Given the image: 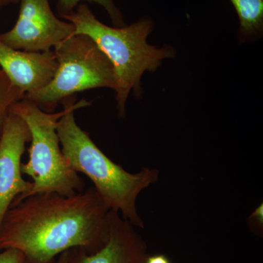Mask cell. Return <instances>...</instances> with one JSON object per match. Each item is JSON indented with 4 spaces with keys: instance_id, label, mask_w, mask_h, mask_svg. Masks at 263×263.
Masks as SVG:
<instances>
[{
    "instance_id": "obj_5",
    "label": "cell",
    "mask_w": 263,
    "mask_h": 263,
    "mask_svg": "<svg viewBox=\"0 0 263 263\" xmlns=\"http://www.w3.org/2000/svg\"><path fill=\"white\" fill-rule=\"evenodd\" d=\"M57 67L47 86L24 98L43 111L53 113L59 104L76 93L97 88L115 91L117 79L111 62L85 34H74L53 50Z\"/></svg>"
},
{
    "instance_id": "obj_11",
    "label": "cell",
    "mask_w": 263,
    "mask_h": 263,
    "mask_svg": "<svg viewBox=\"0 0 263 263\" xmlns=\"http://www.w3.org/2000/svg\"><path fill=\"white\" fill-rule=\"evenodd\" d=\"M83 1L91 2L103 7L108 13L115 27L125 26L122 13L117 8L114 0H57V8L60 16H65L73 13L78 5Z\"/></svg>"
},
{
    "instance_id": "obj_14",
    "label": "cell",
    "mask_w": 263,
    "mask_h": 263,
    "mask_svg": "<svg viewBox=\"0 0 263 263\" xmlns=\"http://www.w3.org/2000/svg\"><path fill=\"white\" fill-rule=\"evenodd\" d=\"M145 263H171L168 257L164 254H156V255H148Z\"/></svg>"
},
{
    "instance_id": "obj_4",
    "label": "cell",
    "mask_w": 263,
    "mask_h": 263,
    "mask_svg": "<svg viewBox=\"0 0 263 263\" xmlns=\"http://www.w3.org/2000/svg\"><path fill=\"white\" fill-rule=\"evenodd\" d=\"M11 110L24 119L31 134L29 160L22 164V173L32 178V186L23 200L37 194L72 196L84 191V179L67 162L60 148L57 124L65 110L48 113L25 98L15 103Z\"/></svg>"
},
{
    "instance_id": "obj_2",
    "label": "cell",
    "mask_w": 263,
    "mask_h": 263,
    "mask_svg": "<svg viewBox=\"0 0 263 263\" xmlns=\"http://www.w3.org/2000/svg\"><path fill=\"white\" fill-rule=\"evenodd\" d=\"M65 114L57 124L62 152L71 167L87 176L102 200L110 209L119 212L136 228H144L138 212L137 199L142 191L157 182L158 170L145 167L130 174L107 157L87 132L76 122V109L90 105L81 100L76 103V96L62 102Z\"/></svg>"
},
{
    "instance_id": "obj_6",
    "label": "cell",
    "mask_w": 263,
    "mask_h": 263,
    "mask_svg": "<svg viewBox=\"0 0 263 263\" xmlns=\"http://www.w3.org/2000/svg\"><path fill=\"white\" fill-rule=\"evenodd\" d=\"M14 27L0 34V41L13 49L29 52L51 51L75 34V26L57 18L49 0H20Z\"/></svg>"
},
{
    "instance_id": "obj_12",
    "label": "cell",
    "mask_w": 263,
    "mask_h": 263,
    "mask_svg": "<svg viewBox=\"0 0 263 263\" xmlns=\"http://www.w3.org/2000/svg\"><path fill=\"white\" fill-rule=\"evenodd\" d=\"M24 96L25 94L13 86L0 69V138L10 109L15 103L23 99Z\"/></svg>"
},
{
    "instance_id": "obj_9",
    "label": "cell",
    "mask_w": 263,
    "mask_h": 263,
    "mask_svg": "<svg viewBox=\"0 0 263 263\" xmlns=\"http://www.w3.org/2000/svg\"><path fill=\"white\" fill-rule=\"evenodd\" d=\"M58 63L53 50L29 52L13 49L0 41V69L10 83L28 95L49 84Z\"/></svg>"
},
{
    "instance_id": "obj_8",
    "label": "cell",
    "mask_w": 263,
    "mask_h": 263,
    "mask_svg": "<svg viewBox=\"0 0 263 263\" xmlns=\"http://www.w3.org/2000/svg\"><path fill=\"white\" fill-rule=\"evenodd\" d=\"M110 236L103 248L89 254L84 249L68 250L66 263H145L147 245L133 224L119 212L109 213Z\"/></svg>"
},
{
    "instance_id": "obj_3",
    "label": "cell",
    "mask_w": 263,
    "mask_h": 263,
    "mask_svg": "<svg viewBox=\"0 0 263 263\" xmlns=\"http://www.w3.org/2000/svg\"><path fill=\"white\" fill-rule=\"evenodd\" d=\"M62 18L75 26L74 34L91 38L111 62L117 79L115 92L119 118L125 117L126 102L132 90L136 96L141 94L143 73L157 70L162 60L176 54L172 46L157 48L147 43L155 26L149 17H142L129 26L110 27L100 22L89 7L81 3L73 13Z\"/></svg>"
},
{
    "instance_id": "obj_13",
    "label": "cell",
    "mask_w": 263,
    "mask_h": 263,
    "mask_svg": "<svg viewBox=\"0 0 263 263\" xmlns=\"http://www.w3.org/2000/svg\"><path fill=\"white\" fill-rule=\"evenodd\" d=\"M0 263H30L21 251L8 249L0 251Z\"/></svg>"
},
{
    "instance_id": "obj_7",
    "label": "cell",
    "mask_w": 263,
    "mask_h": 263,
    "mask_svg": "<svg viewBox=\"0 0 263 263\" xmlns=\"http://www.w3.org/2000/svg\"><path fill=\"white\" fill-rule=\"evenodd\" d=\"M30 131L20 116L10 109L0 138V226L12 205L23 200L32 182L22 176V158Z\"/></svg>"
},
{
    "instance_id": "obj_1",
    "label": "cell",
    "mask_w": 263,
    "mask_h": 263,
    "mask_svg": "<svg viewBox=\"0 0 263 263\" xmlns=\"http://www.w3.org/2000/svg\"><path fill=\"white\" fill-rule=\"evenodd\" d=\"M110 211L94 186L72 196L32 195L5 214L0 251L17 249L30 263H47L73 248L95 253L108 241Z\"/></svg>"
},
{
    "instance_id": "obj_15",
    "label": "cell",
    "mask_w": 263,
    "mask_h": 263,
    "mask_svg": "<svg viewBox=\"0 0 263 263\" xmlns=\"http://www.w3.org/2000/svg\"><path fill=\"white\" fill-rule=\"evenodd\" d=\"M67 252H68V250L60 254L56 258L53 259V260L50 261V262L47 263H66V261H67Z\"/></svg>"
},
{
    "instance_id": "obj_16",
    "label": "cell",
    "mask_w": 263,
    "mask_h": 263,
    "mask_svg": "<svg viewBox=\"0 0 263 263\" xmlns=\"http://www.w3.org/2000/svg\"><path fill=\"white\" fill-rule=\"evenodd\" d=\"M20 0H0V10L10 5L19 4Z\"/></svg>"
},
{
    "instance_id": "obj_10",
    "label": "cell",
    "mask_w": 263,
    "mask_h": 263,
    "mask_svg": "<svg viewBox=\"0 0 263 263\" xmlns=\"http://www.w3.org/2000/svg\"><path fill=\"white\" fill-rule=\"evenodd\" d=\"M240 21L243 41L259 37L263 30V0H230Z\"/></svg>"
}]
</instances>
